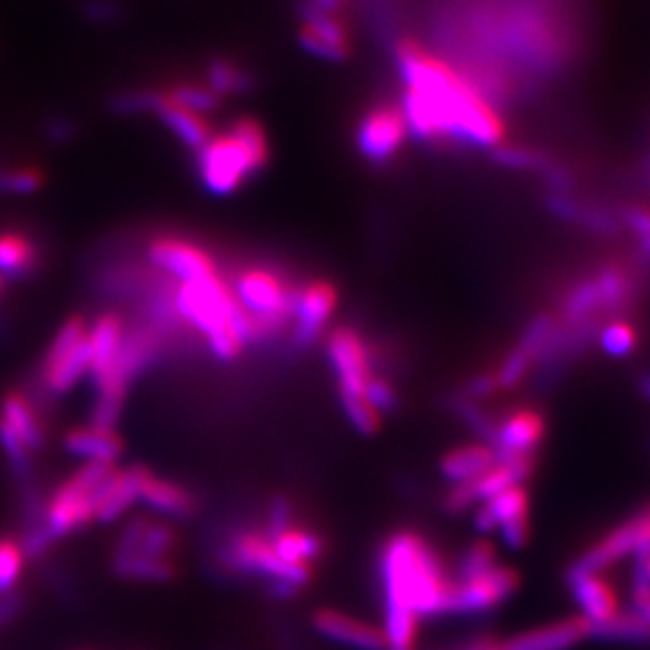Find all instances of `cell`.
<instances>
[{"label":"cell","instance_id":"24","mask_svg":"<svg viewBox=\"0 0 650 650\" xmlns=\"http://www.w3.org/2000/svg\"><path fill=\"white\" fill-rule=\"evenodd\" d=\"M266 536L270 539V545L275 549V553L289 567L311 569L313 562L319 560V555L324 551V543H322L319 534L301 529L294 522L285 529L273 532V534H266Z\"/></svg>","mask_w":650,"mask_h":650},{"label":"cell","instance_id":"6","mask_svg":"<svg viewBox=\"0 0 650 650\" xmlns=\"http://www.w3.org/2000/svg\"><path fill=\"white\" fill-rule=\"evenodd\" d=\"M230 289L239 306L254 319L260 343L277 336L287 325H292L296 287L285 282L275 270L263 266L244 268L242 273H237Z\"/></svg>","mask_w":650,"mask_h":650},{"label":"cell","instance_id":"26","mask_svg":"<svg viewBox=\"0 0 650 650\" xmlns=\"http://www.w3.org/2000/svg\"><path fill=\"white\" fill-rule=\"evenodd\" d=\"M39 263V249L28 237L20 233L0 235V277L4 284L32 277Z\"/></svg>","mask_w":650,"mask_h":650},{"label":"cell","instance_id":"12","mask_svg":"<svg viewBox=\"0 0 650 650\" xmlns=\"http://www.w3.org/2000/svg\"><path fill=\"white\" fill-rule=\"evenodd\" d=\"M148 260L169 277H176L180 284L204 279L216 275L218 268L211 254L178 235L155 237L148 245Z\"/></svg>","mask_w":650,"mask_h":650},{"label":"cell","instance_id":"11","mask_svg":"<svg viewBox=\"0 0 650 650\" xmlns=\"http://www.w3.org/2000/svg\"><path fill=\"white\" fill-rule=\"evenodd\" d=\"M477 529L501 530L509 548H524L530 534V496L524 484L508 487L484 501L477 515Z\"/></svg>","mask_w":650,"mask_h":650},{"label":"cell","instance_id":"27","mask_svg":"<svg viewBox=\"0 0 650 650\" xmlns=\"http://www.w3.org/2000/svg\"><path fill=\"white\" fill-rule=\"evenodd\" d=\"M590 638L621 644H650V623L636 610H619L609 621L591 626Z\"/></svg>","mask_w":650,"mask_h":650},{"label":"cell","instance_id":"34","mask_svg":"<svg viewBox=\"0 0 650 650\" xmlns=\"http://www.w3.org/2000/svg\"><path fill=\"white\" fill-rule=\"evenodd\" d=\"M26 555L21 551L20 543L11 539H0V595L13 593L16 583L20 581Z\"/></svg>","mask_w":650,"mask_h":650},{"label":"cell","instance_id":"5","mask_svg":"<svg viewBox=\"0 0 650 650\" xmlns=\"http://www.w3.org/2000/svg\"><path fill=\"white\" fill-rule=\"evenodd\" d=\"M117 463L89 461L77 469L45 503V524L53 541L85 529L96 520L100 496Z\"/></svg>","mask_w":650,"mask_h":650},{"label":"cell","instance_id":"36","mask_svg":"<svg viewBox=\"0 0 650 650\" xmlns=\"http://www.w3.org/2000/svg\"><path fill=\"white\" fill-rule=\"evenodd\" d=\"M364 397L367 400V404L374 407L381 416L395 410L397 406V393L395 388L391 385V381H386L383 376L374 374L370 378V383L366 385V391H364Z\"/></svg>","mask_w":650,"mask_h":650},{"label":"cell","instance_id":"9","mask_svg":"<svg viewBox=\"0 0 650 650\" xmlns=\"http://www.w3.org/2000/svg\"><path fill=\"white\" fill-rule=\"evenodd\" d=\"M407 122L395 104H376L357 125V150L366 161L385 165L406 142Z\"/></svg>","mask_w":650,"mask_h":650},{"label":"cell","instance_id":"33","mask_svg":"<svg viewBox=\"0 0 650 650\" xmlns=\"http://www.w3.org/2000/svg\"><path fill=\"white\" fill-rule=\"evenodd\" d=\"M600 345L610 355H628L638 345V329L628 319H610L600 332Z\"/></svg>","mask_w":650,"mask_h":650},{"label":"cell","instance_id":"16","mask_svg":"<svg viewBox=\"0 0 650 650\" xmlns=\"http://www.w3.org/2000/svg\"><path fill=\"white\" fill-rule=\"evenodd\" d=\"M176 545H178V539L169 524L140 515V518H134L122 530L115 555L171 560Z\"/></svg>","mask_w":650,"mask_h":650},{"label":"cell","instance_id":"19","mask_svg":"<svg viewBox=\"0 0 650 650\" xmlns=\"http://www.w3.org/2000/svg\"><path fill=\"white\" fill-rule=\"evenodd\" d=\"M298 37L319 58L345 60L351 53V35L341 16H303Z\"/></svg>","mask_w":650,"mask_h":650},{"label":"cell","instance_id":"30","mask_svg":"<svg viewBox=\"0 0 650 650\" xmlns=\"http://www.w3.org/2000/svg\"><path fill=\"white\" fill-rule=\"evenodd\" d=\"M0 447L7 456V463H9L13 477L20 482V486L26 487L35 484V480H32V475H35L32 452L26 447V444L11 429L2 423H0Z\"/></svg>","mask_w":650,"mask_h":650},{"label":"cell","instance_id":"18","mask_svg":"<svg viewBox=\"0 0 650 650\" xmlns=\"http://www.w3.org/2000/svg\"><path fill=\"white\" fill-rule=\"evenodd\" d=\"M570 590L591 626L604 623L621 610V600L614 585L602 572H569Z\"/></svg>","mask_w":650,"mask_h":650},{"label":"cell","instance_id":"7","mask_svg":"<svg viewBox=\"0 0 650 650\" xmlns=\"http://www.w3.org/2000/svg\"><path fill=\"white\" fill-rule=\"evenodd\" d=\"M650 551V505L640 509L621 524L600 536L590 549H585L570 572H602L628 555H642Z\"/></svg>","mask_w":650,"mask_h":650},{"label":"cell","instance_id":"1","mask_svg":"<svg viewBox=\"0 0 650 650\" xmlns=\"http://www.w3.org/2000/svg\"><path fill=\"white\" fill-rule=\"evenodd\" d=\"M395 61L406 85L402 112L407 129L425 142H501L505 125L475 82L416 41L395 45Z\"/></svg>","mask_w":650,"mask_h":650},{"label":"cell","instance_id":"39","mask_svg":"<svg viewBox=\"0 0 650 650\" xmlns=\"http://www.w3.org/2000/svg\"><path fill=\"white\" fill-rule=\"evenodd\" d=\"M630 226L638 233L644 249L650 252V209H633L630 216Z\"/></svg>","mask_w":650,"mask_h":650},{"label":"cell","instance_id":"40","mask_svg":"<svg viewBox=\"0 0 650 650\" xmlns=\"http://www.w3.org/2000/svg\"><path fill=\"white\" fill-rule=\"evenodd\" d=\"M499 644H501V638H496L492 633H480L454 650H499Z\"/></svg>","mask_w":650,"mask_h":650},{"label":"cell","instance_id":"38","mask_svg":"<svg viewBox=\"0 0 650 650\" xmlns=\"http://www.w3.org/2000/svg\"><path fill=\"white\" fill-rule=\"evenodd\" d=\"M631 610H636L640 617H644L650 623V585L636 581L631 588Z\"/></svg>","mask_w":650,"mask_h":650},{"label":"cell","instance_id":"4","mask_svg":"<svg viewBox=\"0 0 650 650\" xmlns=\"http://www.w3.org/2000/svg\"><path fill=\"white\" fill-rule=\"evenodd\" d=\"M223 567L266 583L273 598L289 600L311 581V569L289 567L275 553L263 530H237L223 549Z\"/></svg>","mask_w":650,"mask_h":650},{"label":"cell","instance_id":"25","mask_svg":"<svg viewBox=\"0 0 650 650\" xmlns=\"http://www.w3.org/2000/svg\"><path fill=\"white\" fill-rule=\"evenodd\" d=\"M496 463V450L492 444L475 442L454 447L442 459V473L452 484H463L480 477Z\"/></svg>","mask_w":650,"mask_h":650},{"label":"cell","instance_id":"23","mask_svg":"<svg viewBox=\"0 0 650 650\" xmlns=\"http://www.w3.org/2000/svg\"><path fill=\"white\" fill-rule=\"evenodd\" d=\"M63 447L72 456H79L85 463H117L122 454L121 435L112 429L81 427L70 431L63 437Z\"/></svg>","mask_w":650,"mask_h":650},{"label":"cell","instance_id":"35","mask_svg":"<svg viewBox=\"0 0 650 650\" xmlns=\"http://www.w3.org/2000/svg\"><path fill=\"white\" fill-rule=\"evenodd\" d=\"M341 404H343L348 423L360 433L372 435L381 427L383 416L367 404L366 397H346V400H341Z\"/></svg>","mask_w":650,"mask_h":650},{"label":"cell","instance_id":"42","mask_svg":"<svg viewBox=\"0 0 650 650\" xmlns=\"http://www.w3.org/2000/svg\"><path fill=\"white\" fill-rule=\"evenodd\" d=\"M644 388H647V393H649L650 395V378H647V381H644Z\"/></svg>","mask_w":650,"mask_h":650},{"label":"cell","instance_id":"31","mask_svg":"<svg viewBox=\"0 0 650 650\" xmlns=\"http://www.w3.org/2000/svg\"><path fill=\"white\" fill-rule=\"evenodd\" d=\"M42 186V174L30 165H4L0 162V193L4 195H30Z\"/></svg>","mask_w":650,"mask_h":650},{"label":"cell","instance_id":"10","mask_svg":"<svg viewBox=\"0 0 650 650\" xmlns=\"http://www.w3.org/2000/svg\"><path fill=\"white\" fill-rule=\"evenodd\" d=\"M522 585V574L509 564L494 567L456 581L454 612L452 614H482L499 609Z\"/></svg>","mask_w":650,"mask_h":650},{"label":"cell","instance_id":"20","mask_svg":"<svg viewBox=\"0 0 650 650\" xmlns=\"http://www.w3.org/2000/svg\"><path fill=\"white\" fill-rule=\"evenodd\" d=\"M140 501L146 508L167 518H190L197 511V499L190 490L157 477L150 471L144 475Z\"/></svg>","mask_w":650,"mask_h":650},{"label":"cell","instance_id":"13","mask_svg":"<svg viewBox=\"0 0 650 650\" xmlns=\"http://www.w3.org/2000/svg\"><path fill=\"white\" fill-rule=\"evenodd\" d=\"M338 305V292L327 282H311L296 287L292 313V341L296 346L313 345L329 324Z\"/></svg>","mask_w":650,"mask_h":650},{"label":"cell","instance_id":"15","mask_svg":"<svg viewBox=\"0 0 650 650\" xmlns=\"http://www.w3.org/2000/svg\"><path fill=\"white\" fill-rule=\"evenodd\" d=\"M545 416L534 407H518L492 429V447L496 456L534 454L545 437Z\"/></svg>","mask_w":650,"mask_h":650},{"label":"cell","instance_id":"3","mask_svg":"<svg viewBox=\"0 0 650 650\" xmlns=\"http://www.w3.org/2000/svg\"><path fill=\"white\" fill-rule=\"evenodd\" d=\"M270 159L265 127L242 117L224 134L214 136L197 150V176L207 193L233 195L247 180L258 176Z\"/></svg>","mask_w":650,"mask_h":650},{"label":"cell","instance_id":"2","mask_svg":"<svg viewBox=\"0 0 650 650\" xmlns=\"http://www.w3.org/2000/svg\"><path fill=\"white\" fill-rule=\"evenodd\" d=\"M385 609H404L421 621L454 612L456 579L440 551L416 532H395L378 558Z\"/></svg>","mask_w":650,"mask_h":650},{"label":"cell","instance_id":"21","mask_svg":"<svg viewBox=\"0 0 650 650\" xmlns=\"http://www.w3.org/2000/svg\"><path fill=\"white\" fill-rule=\"evenodd\" d=\"M146 471L148 469L142 465L115 471V475L108 480L100 496V505L96 511L98 522H115L136 501H140V486H142Z\"/></svg>","mask_w":650,"mask_h":650},{"label":"cell","instance_id":"32","mask_svg":"<svg viewBox=\"0 0 650 650\" xmlns=\"http://www.w3.org/2000/svg\"><path fill=\"white\" fill-rule=\"evenodd\" d=\"M494 564H496V548H494V543L487 541V539H480V541L471 543L463 551L456 572L452 577L456 581H465L469 577H473L477 572H484V570L494 567Z\"/></svg>","mask_w":650,"mask_h":650},{"label":"cell","instance_id":"28","mask_svg":"<svg viewBox=\"0 0 650 650\" xmlns=\"http://www.w3.org/2000/svg\"><path fill=\"white\" fill-rule=\"evenodd\" d=\"M112 570L117 577L129 581L165 583L176 577L174 560H148V558H112Z\"/></svg>","mask_w":650,"mask_h":650},{"label":"cell","instance_id":"41","mask_svg":"<svg viewBox=\"0 0 650 650\" xmlns=\"http://www.w3.org/2000/svg\"><path fill=\"white\" fill-rule=\"evenodd\" d=\"M636 581L650 585V551L636 558Z\"/></svg>","mask_w":650,"mask_h":650},{"label":"cell","instance_id":"17","mask_svg":"<svg viewBox=\"0 0 650 650\" xmlns=\"http://www.w3.org/2000/svg\"><path fill=\"white\" fill-rule=\"evenodd\" d=\"M313 628L327 640L357 650H385L386 638L381 628L353 619L334 609H319L313 614Z\"/></svg>","mask_w":650,"mask_h":650},{"label":"cell","instance_id":"14","mask_svg":"<svg viewBox=\"0 0 650 650\" xmlns=\"http://www.w3.org/2000/svg\"><path fill=\"white\" fill-rule=\"evenodd\" d=\"M591 623L581 617H567L545 626L509 636L501 640L499 650H570L590 638Z\"/></svg>","mask_w":650,"mask_h":650},{"label":"cell","instance_id":"8","mask_svg":"<svg viewBox=\"0 0 650 650\" xmlns=\"http://www.w3.org/2000/svg\"><path fill=\"white\" fill-rule=\"evenodd\" d=\"M325 353L336 374L341 400L364 397L366 385L374 376L372 351L364 336L353 327H336L327 336Z\"/></svg>","mask_w":650,"mask_h":650},{"label":"cell","instance_id":"29","mask_svg":"<svg viewBox=\"0 0 650 650\" xmlns=\"http://www.w3.org/2000/svg\"><path fill=\"white\" fill-rule=\"evenodd\" d=\"M252 75L242 63L233 60H214L207 66L205 85L223 100L228 93H242L252 87Z\"/></svg>","mask_w":650,"mask_h":650},{"label":"cell","instance_id":"22","mask_svg":"<svg viewBox=\"0 0 650 650\" xmlns=\"http://www.w3.org/2000/svg\"><path fill=\"white\" fill-rule=\"evenodd\" d=\"M0 423L11 429L30 452L45 446V429L37 406L23 393H9L0 402Z\"/></svg>","mask_w":650,"mask_h":650},{"label":"cell","instance_id":"43","mask_svg":"<svg viewBox=\"0 0 650 650\" xmlns=\"http://www.w3.org/2000/svg\"><path fill=\"white\" fill-rule=\"evenodd\" d=\"M2 289H4V282H2V277H0V294H2Z\"/></svg>","mask_w":650,"mask_h":650},{"label":"cell","instance_id":"37","mask_svg":"<svg viewBox=\"0 0 650 650\" xmlns=\"http://www.w3.org/2000/svg\"><path fill=\"white\" fill-rule=\"evenodd\" d=\"M23 610V598L18 593H2L0 595V628L9 626L13 619H18Z\"/></svg>","mask_w":650,"mask_h":650}]
</instances>
